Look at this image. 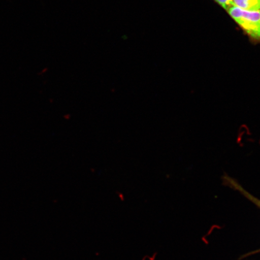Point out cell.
<instances>
[{
	"label": "cell",
	"mask_w": 260,
	"mask_h": 260,
	"mask_svg": "<svg viewBox=\"0 0 260 260\" xmlns=\"http://www.w3.org/2000/svg\"><path fill=\"white\" fill-rule=\"evenodd\" d=\"M260 252V249H258V250H256V251H253L251 252H249L248 253H247V254L245 255H243L242 256V257L241 258V259H243V258H245L246 257H247V256H251V255H254V254H256V253H259Z\"/></svg>",
	"instance_id": "5b68a950"
},
{
	"label": "cell",
	"mask_w": 260,
	"mask_h": 260,
	"mask_svg": "<svg viewBox=\"0 0 260 260\" xmlns=\"http://www.w3.org/2000/svg\"><path fill=\"white\" fill-rule=\"evenodd\" d=\"M222 181L223 184L225 186L239 191L244 197H245L250 202L254 204L260 210V200L245 190L235 178L230 177L227 174H225L222 176Z\"/></svg>",
	"instance_id": "7a4b0ae2"
},
{
	"label": "cell",
	"mask_w": 260,
	"mask_h": 260,
	"mask_svg": "<svg viewBox=\"0 0 260 260\" xmlns=\"http://www.w3.org/2000/svg\"><path fill=\"white\" fill-rule=\"evenodd\" d=\"M232 5L246 11H260V0H232Z\"/></svg>",
	"instance_id": "3957f363"
},
{
	"label": "cell",
	"mask_w": 260,
	"mask_h": 260,
	"mask_svg": "<svg viewBox=\"0 0 260 260\" xmlns=\"http://www.w3.org/2000/svg\"><path fill=\"white\" fill-rule=\"evenodd\" d=\"M213 1L216 3L217 5L219 6L220 8H222L225 11L229 9L232 5V0H213Z\"/></svg>",
	"instance_id": "277c9868"
},
{
	"label": "cell",
	"mask_w": 260,
	"mask_h": 260,
	"mask_svg": "<svg viewBox=\"0 0 260 260\" xmlns=\"http://www.w3.org/2000/svg\"><path fill=\"white\" fill-rule=\"evenodd\" d=\"M226 12L251 44H260V11H246L232 6Z\"/></svg>",
	"instance_id": "6da1fadb"
}]
</instances>
